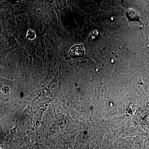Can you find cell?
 Masks as SVG:
<instances>
[{
    "label": "cell",
    "instance_id": "3",
    "mask_svg": "<svg viewBox=\"0 0 149 149\" xmlns=\"http://www.w3.org/2000/svg\"><path fill=\"white\" fill-rule=\"evenodd\" d=\"M35 34L33 31H31V30L28 31L27 38L32 40V39H34L35 38Z\"/></svg>",
    "mask_w": 149,
    "mask_h": 149
},
{
    "label": "cell",
    "instance_id": "1",
    "mask_svg": "<svg viewBox=\"0 0 149 149\" xmlns=\"http://www.w3.org/2000/svg\"><path fill=\"white\" fill-rule=\"evenodd\" d=\"M70 54V56L74 58L82 57L84 55V49L81 45L74 46L71 48Z\"/></svg>",
    "mask_w": 149,
    "mask_h": 149
},
{
    "label": "cell",
    "instance_id": "2",
    "mask_svg": "<svg viewBox=\"0 0 149 149\" xmlns=\"http://www.w3.org/2000/svg\"><path fill=\"white\" fill-rule=\"evenodd\" d=\"M126 14H127L128 19L130 20L136 21V20H137L138 19H139L138 15H137L136 13L132 10H128L127 11Z\"/></svg>",
    "mask_w": 149,
    "mask_h": 149
}]
</instances>
